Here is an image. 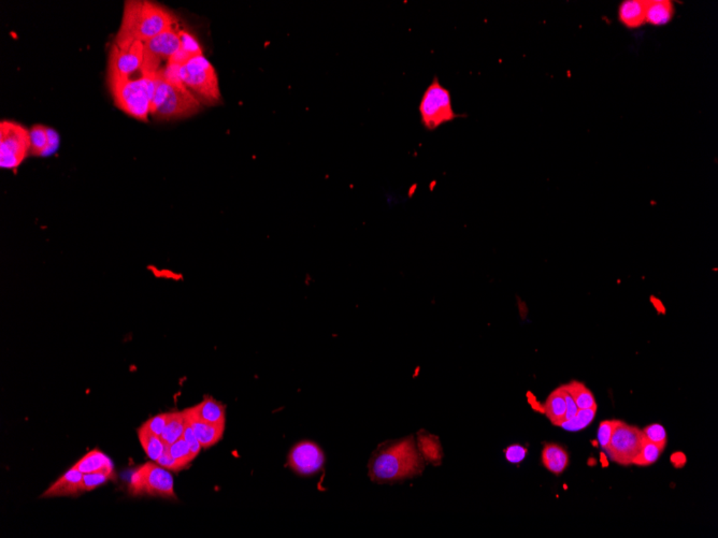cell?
<instances>
[{
	"label": "cell",
	"mask_w": 718,
	"mask_h": 538,
	"mask_svg": "<svg viewBox=\"0 0 718 538\" xmlns=\"http://www.w3.org/2000/svg\"><path fill=\"white\" fill-rule=\"evenodd\" d=\"M179 75L180 80L197 98L207 103L221 99L217 71L204 55L192 58L180 68Z\"/></svg>",
	"instance_id": "7"
},
{
	"label": "cell",
	"mask_w": 718,
	"mask_h": 538,
	"mask_svg": "<svg viewBox=\"0 0 718 538\" xmlns=\"http://www.w3.org/2000/svg\"><path fill=\"white\" fill-rule=\"evenodd\" d=\"M180 36H181V48L168 60V65L177 67V68L184 66L194 57L204 55L202 46L198 43L197 39L189 31H181Z\"/></svg>",
	"instance_id": "17"
},
{
	"label": "cell",
	"mask_w": 718,
	"mask_h": 538,
	"mask_svg": "<svg viewBox=\"0 0 718 538\" xmlns=\"http://www.w3.org/2000/svg\"><path fill=\"white\" fill-rule=\"evenodd\" d=\"M563 388L569 392L570 396L573 398L574 402L580 409L591 408L595 406V401L593 392L578 381H572L571 383L563 385Z\"/></svg>",
	"instance_id": "24"
},
{
	"label": "cell",
	"mask_w": 718,
	"mask_h": 538,
	"mask_svg": "<svg viewBox=\"0 0 718 538\" xmlns=\"http://www.w3.org/2000/svg\"><path fill=\"white\" fill-rule=\"evenodd\" d=\"M542 463L553 474L561 475L567 468L569 455L559 445L546 444L542 451Z\"/></svg>",
	"instance_id": "20"
},
{
	"label": "cell",
	"mask_w": 718,
	"mask_h": 538,
	"mask_svg": "<svg viewBox=\"0 0 718 538\" xmlns=\"http://www.w3.org/2000/svg\"><path fill=\"white\" fill-rule=\"evenodd\" d=\"M143 64V43L134 42L128 46H112L108 63V75L130 77L140 70Z\"/></svg>",
	"instance_id": "11"
},
{
	"label": "cell",
	"mask_w": 718,
	"mask_h": 538,
	"mask_svg": "<svg viewBox=\"0 0 718 538\" xmlns=\"http://www.w3.org/2000/svg\"><path fill=\"white\" fill-rule=\"evenodd\" d=\"M601 463H603V468H607L609 465V460H608L607 453L605 451L600 453Z\"/></svg>",
	"instance_id": "41"
},
{
	"label": "cell",
	"mask_w": 718,
	"mask_h": 538,
	"mask_svg": "<svg viewBox=\"0 0 718 538\" xmlns=\"http://www.w3.org/2000/svg\"><path fill=\"white\" fill-rule=\"evenodd\" d=\"M182 438H184L185 442H187V445H189V449H191L194 457H197V455H199L202 447V445H200L198 438H196L195 433H194L193 429H192L189 421H187V427H185L184 433H183Z\"/></svg>",
	"instance_id": "35"
},
{
	"label": "cell",
	"mask_w": 718,
	"mask_h": 538,
	"mask_svg": "<svg viewBox=\"0 0 718 538\" xmlns=\"http://www.w3.org/2000/svg\"><path fill=\"white\" fill-rule=\"evenodd\" d=\"M31 153V132L12 121L0 123V167L16 169Z\"/></svg>",
	"instance_id": "8"
},
{
	"label": "cell",
	"mask_w": 718,
	"mask_h": 538,
	"mask_svg": "<svg viewBox=\"0 0 718 538\" xmlns=\"http://www.w3.org/2000/svg\"><path fill=\"white\" fill-rule=\"evenodd\" d=\"M168 418L169 413H160V415L150 418L149 421H145L140 428L145 430V431L150 432V433L155 434V436L162 438V432H164L165 427H166Z\"/></svg>",
	"instance_id": "32"
},
{
	"label": "cell",
	"mask_w": 718,
	"mask_h": 538,
	"mask_svg": "<svg viewBox=\"0 0 718 538\" xmlns=\"http://www.w3.org/2000/svg\"><path fill=\"white\" fill-rule=\"evenodd\" d=\"M561 388H563V394H565L566 403H567V413H566L565 421H568L576 415V413H578V409L580 408H578V405H576V402H574L573 398L570 396L569 392H568L563 386H561Z\"/></svg>",
	"instance_id": "38"
},
{
	"label": "cell",
	"mask_w": 718,
	"mask_h": 538,
	"mask_svg": "<svg viewBox=\"0 0 718 538\" xmlns=\"http://www.w3.org/2000/svg\"><path fill=\"white\" fill-rule=\"evenodd\" d=\"M156 463L160 464V466L166 468V470H173V472H179V470L187 468V466L183 465L181 462L177 461V460H175V458L170 455V451H169V447L167 444L164 453L160 455V459L156 461Z\"/></svg>",
	"instance_id": "34"
},
{
	"label": "cell",
	"mask_w": 718,
	"mask_h": 538,
	"mask_svg": "<svg viewBox=\"0 0 718 538\" xmlns=\"http://www.w3.org/2000/svg\"><path fill=\"white\" fill-rule=\"evenodd\" d=\"M418 111L422 125L427 132H434L444 124L464 116L454 111L451 92L440 83L437 75L424 92Z\"/></svg>",
	"instance_id": "5"
},
{
	"label": "cell",
	"mask_w": 718,
	"mask_h": 538,
	"mask_svg": "<svg viewBox=\"0 0 718 538\" xmlns=\"http://www.w3.org/2000/svg\"><path fill=\"white\" fill-rule=\"evenodd\" d=\"M75 470L88 474V473L113 472V463L111 459L98 449L90 451L82 457L75 465Z\"/></svg>",
	"instance_id": "19"
},
{
	"label": "cell",
	"mask_w": 718,
	"mask_h": 538,
	"mask_svg": "<svg viewBox=\"0 0 718 538\" xmlns=\"http://www.w3.org/2000/svg\"><path fill=\"white\" fill-rule=\"evenodd\" d=\"M114 478V472H97L88 473L83 475L82 480V490L84 492H90L95 490L98 487L103 486L105 482Z\"/></svg>",
	"instance_id": "29"
},
{
	"label": "cell",
	"mask_w": 718,
	"mask_h": 538,
	"mask_svg": "<svg viewBox=\"0 0 718 538\" xmlns=\"http://www.w3.org/2000/svg\"><path fill=\"white\" fill-rule=\"evenodd\" d=\"M128 492L134 497H155L177 500L175 482L168 470L160 464L147 462L138 466L130 475Z\"/></svg>",
	"instance_id": "6"
},
{
	"label": "cell",
	"mask_w": 718,
	"mask_h": 538,
	"mask_svg": "<svg viewBox=\"0 0 718 538\" xmlns=\"http://www.w3.org/2000/svg\"><path fill=\"white\" fill-rule=\"evenodd\" d=\"M155 77L141 75L139 79H130V77L108 75L110 93L116 107L138 121L147 122L151 114Z\"/></svg>",
	"instance_id": "4"
},
{
	"label": "cell",
	"mask_w": 718,
	"mask_h": 538,
	"mask_svg": "<svg viewBox=\"0 0 718 538\" xmlns=\"http://www.w3.org/2000/svg\"><path fill=\"white\" fill-rule=\"evenodd\" d=\"M192 411L202 421L213 425L224 426L226 423V407L211 396H206L199 404L191 407Z\"/></svg>",
	"instance_id": "16"
},
{
	"label": "cell",
	"mask_w": 718,
	"mask_h": 538,
	"mask_svg": "<svg viewBox=\"0 0 718 538\" xmlns=\"http://www.w3.org/2000/svg\"><path fill=\"white\" fill-rule=\"evenodd\" d=\"M46 132H48V144H46V149L42 153L41 157H48V156L52 155V154H54L57 151L59 147L58 132L50 127H48Z\"/></svg>",
	"instance_id": "37"
},
{
	"label": "cell",
	"mask_w": 718,
	"mask_h": 538,
	"mask_svg": "<svg viewBox=\"0 0 718 538\" xmlns=\"http://www.w3.org/2000/svg\"><path fill=\"white\" fill-rule=\"evenodd\" d=\"M180 29L173 26L143 43L141 75L155 77L164 59H170L181 48Z\"/></svg>",
	"instance_id": "9"
},
{
	"label": "cell",
	"mask_w": 718,
	"mask_h": 538,
	"mask_svg": "<svg viewBox=\"0 0 718 538\" xmlns=\"http://www.w3.org/2000/svg\"><path fill=\"white\" fill-rule=\"evenodd\" d=\"M662 451H664V449L660 448L657 445L652 444V443L648 442L643 436L641 450H640L639 455L635 457V459L633 460V464L638 466L652 465L657 460L660 459Z\"/></svg>",
	"instance_id": "27"
},
{
	"label": "cell",
	"mask_w": 718,
	"mask_h": 538,
	"mask_svg": "<svg viewBox=\"0 0 718 538\" xmlns=\"http://www.w3.org/2000/svg\"><path fill=\"white\" fill-rule=\"evenodd\" d=\"M543 407L544 413H546V417L550 419L551 423L557 427H561V423L566 421L567 413V403L561 386L548 396Z\"/></svg>",
	"instance_id": "21"
},
{
	"label": "cell",
	"mask_w": 718,
	"mask_h": 538,
	"mask_svg": "<svg viewBox=\"0 0 718 538\" xmlns=\"http://www.w3.org/2000/svg\"><path fill=\"white\" fill-rule=\"evenodd\" d=\"M325 455L321 447L310 441L298 443L289 451L288 464L291 470L303 476L316 474L322 470Z\"/></svg>",
	"instance_id": "12"
},
{
	"label": "cell",
	"mask_w": 718,
	"mask_h": 538,
	"mask_svg": "<svg viewBox=\"0 0 718 538\" xmlns=\"http://www.w3.org/2000/svg\"><path fill=\"white\" fill-rule=\"evenodd\" d=\"M83 473L71 468L68 472L65 473L61 478L56 480L43 495L42 499L57 497H75V495L83 493L82 490V480H83Z\"/></svg>",
	"instance_id": "14"
},
{
	"label": "cell",
	"mask_w": 718,
	"mask_h": 538,
	"mask_svg": "<svg viewBox=\"0 0 718 538\" xmlns=\"http://www.w3.org/2000/svg\"><path fill=\"white\" fill-rule=\"evenodd\" d=\"M138 438L139 441H140L141 446H142L143 450L147 453L149 459H151L154 462L157 461L160 455L164 453L165 448H166V443L162 441L160 436L150 433V432L145 431V430L141 429V428L138 429Z\"/></svg>",
	"instance_id": "23"
},
{
	"label": "cell",
	"mask_w": 718,
	"mask_h": 538,
	"mask_svg": "<svg viewBox=\"0 0 718 538\" xmlns=\"http://www.w3.org/2000/svg\"><path fill=\"white\" fill-rule=\"evenodd\" d=\"M48 127L43 125H35L31 130V154L33 156H42L46 144H48Z\"/></svg>",
	"instance_id": "28"
},
{
	"label": "cell",
	"mask_w": 718,
	"mask_h": 538,
	"mask_svg": "<svg viewBox=\"0 0 718 538\" xmlns=\"http://www.w3.org/2000/svg\"><path fill=\"white\" fill-rule=\"evenodd\" d=\"M185 411H187V421H189V425H191L202 448H210L223 438L224 430H225L224 426L213 425L208 421H202L192 411L191 408L185 409Z\"/></svg>",
	"instance_id": "13"
},
{
	"label": "cell",
	"mask_w": 718,
	"mask_h": 538,
	"mask_svg": "<svg viewBox=\"0 0 718 538\" xmlns=\"http://www.w3.org/2000/svg\"><path fill=\"white\" fill-rule=\"evenodd\" d=\"M418 447L423 457L434 464H439L442 459V449L438 438L430 434L418 436Z\"/></svg>",
	"instance_id": "25"
},
{
	"label": "cell",
	"mask_w": 718,
	"mask_h": 538,
	"mask_svg": "<svg viewBox=\"0 0 718 538\" xmlns=\"http://www.w3.org/2000/svg\"><path fill=\"white\" fill-rule=\"evenodd\" d=\"M504 455H506V460L509 462L517 464L525 459L526 455H527V449L525 447L521 446V445H512V446L508 447L504 450Z\"/></svg>",
	"instance_id": "36"
},
{
	"label": "cell",
	"mask_w": 718,
	"mask_h": 538,
	"mask_svg": "<svg viewBox=\"0 0 718 538\" xmlns=\"http://www.w3.org/2000/svg\"><path fill=\"white\" fill-rule=\"evenodd\" d=\"M618 423H620V421H603L600 426H599V429H598V443H599V445H600L601 448H603L605 453L608 449V446H609L612 434H613L614 430H615Z\"/></svg>",
	"instance_id": "33"
},
{
	"label": "cell",
	"mask_w": 718,
	"mask_h": 538,
	"mask_svg": "<svg viewBox=\"0 0 718 538\" xmlns=\"http://www.w3.org/2000/svg\"><path fill=\"white\" fill-rule=\"evenodd\" d=\"M643 434L633 426L620 421L616 426L605 453L612 461L623 466L633 464L641 450Z\"/></svg>",
	"instance_id": "10"
},
{
	"label": "cell",
	"mask_w": 718,
	"mask_h": 538,
	"mask_svg": "<svg viewBox=\"0 0 718 538\" xmlns=\"http://www.w3.org/2000/svg\"><path fill=\"white\" fill-rule=\"evenodd\" d=\"M675 8L669 0L646 1L645 22L654 26H664L675 16Z\"/></svg>",
	"instance_id": "18"
},
{
	"label": "cell",
	"mask_w": 718,
	"mask_h": 538,
	"mask_svg": "<svg viewBox=\"0 0 718 538\" xmlns=\"http://www.w3.org/2000/svg\"><path fill=\"white\" fill-rule=\"evenodd\" d=\"M671 462H672L675 468H682L687 463V459H686V455L683 453L677 451V453H675L671 455Z\"/></svg>",
	"instance_id": "39"
},
{
	"label": "cell",
	"mask_w": 718,
	"mask_h": 538,
	"mask_svg": "<svg viewBox=\"0 0 718 538\" xmlns=\"http://www.w3.org/2000/svg\"><path fill=\"white\" fill-rule=\"evenodd\" d=\"M187 423V411H172L169 413L166 427L162 432V438L167 445L173 444L182 438Z\"/></svg>",
	"instance_id": "22"
},
{
	"label": "cell",
	"mask_w": 718,
	"mask_h": 538,
	"mask_svg": "<svg viewBox=\"0 0 718 538\" xmlns=\"http://www.w3.org/2000/svg\"><path fill=\"white\" fill-rule=\"evenodd\" d=\"M177 19L162 5L149 0H128L124 5L123 18L115 44L128 46L160 35L175 26Z\"/></svg>",
	"instance_id": "1"
},
{
	"label": "cell",
	"mask_w": 718,
	"mask_h": 538,
	"mask_svg": "<svg viewBox=\"0 0 718 538\" xmlns=\"http://www.w3.org/2000/svg\"><path fill=\"white\" fill-rule=\"evenodd\" d=\"M642 434L648 442L660 446V448H666L667 442H668L667 432L660 423H652V425L647 426L642 430Z\"/></svg>",
	"instance_id": "31"
},
{
	"label": "cell",
	"mask_w": 718,
	"mask_h": 538,
	"mask_svg": "<svg viewBox=\"0 0 718 538\" xmlns=\"http://www.w3.org/2000/svg\"><path fill=\"white\" fill-rule=\"evenodd\" d=\"M650 302L652 303V305H654L655 309L657 310L658 313L666 314V309H665L664 305H662V302L660 300V299H657L656 297L652 295V297H650Z\"/></svg>",
	"instance_id": "40"
},
{
	"label": "cell",
	"mask_w": 718,
	"mask_h": 538,
	"mask_svg": "<svg viewBox=\"0 0 718 538\" xmlns=\"http://www.w3.org/2000/svg\"><path fill=\"white\" fill-rule=\"evenodd\" d=\"M646 1L626 0L618 8V19L625 27L635 29L645 24Z\"/></svg>",
	"instance_id": "15"
},
{
	"label": "cell",
	"mask_w": 718,
	"mask_h": 538,
	"mask_svg": "<svg viewBox=\"0 0 718 538\" xmlns=\"http://www.w3.org/2000/svg\"><path fill=\"white\" fill-rule=\"evenodd\" d=\"M200 107L199 99L184 84L167 81L162 68L158 71L152 97V115L160 120H177L194 115Z\"/></svg>",
	"instance_id": "3"
},
{
	"label": "cell",
	"mask_w": 718,
	"mask_h": 538,
	"mask_svg": "<svg viewBox=\"0 0 718 538\" xmlns=\"http://www.w3.org/2000/svg\"><path fill=\"white\" fill-rule=\"evenodd\" d=\"M169 451H170V455L175 458L177 461L181 462L183 465L189 468V463L196 459L194 457L193 453H192L191 449H189V445L185 442L184 438H181L177 440V442L173 443V444L168 445Z\"/></svg>",
	"instance_id": "30"
},
{
	"label": "cell",
	"mask_w": 718,
	"mask_h": 538,
	"mask_svg": "<svg viewBox=\"0 0 718 538\" xmlns=\"http://www.w3.org/2000/svg\"><path fill=\"white\" fill-rule=\"evenodd\" d=\"M597 413V405L591 408L578 409L576 415L568 421H563L561 427L567 431L578 432L588 427Z\"/></svg>",
	"instance_id": "26"
},
{
	"label": "cell",
	"mask_w": 718,
	"mask_h": 538,
	"mask_svg": "<svg viewBox=\"0 0 718 538\" xmlns=\"http://www.w3.org/2000/svg\"><path fill=\"white\" fill-rule=\"evenodd\" d=\"M422 468L413 438H407L378 449L369 463V476L375 482H392L417 475Z\"/></svg>",
	"instance_id": "2"
}]
</instances>
